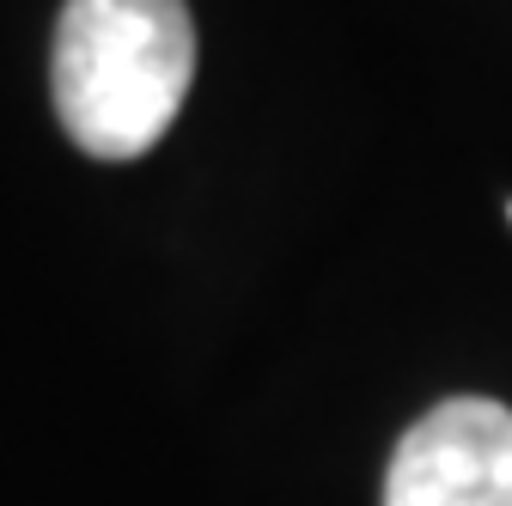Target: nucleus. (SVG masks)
Segmentation results:
<instances>
[{"mask_svg": "<svg viewBox=\"0 0 512 506\" xmlns=\"http://www.w3.org/2000/svg\"><path fill=\"white\" fill-rule=\"evenodd\" d=\"M196 80L183 0H68L55 25L49 92L68 141L92 159H141L177 122Z\"/></svg>", "mask_w": 512, "mask_h": 506, "instance_id": "nucleus-1", "label": "nucleus"}, {"mask_svg": "<svg viewBox=\"0 0 512 506\" xmlns=\"http://www.w3.org/2000/svg\"><path fill=\"white\" fill-rule=\"evenodd\" d=\"M384 506H512V409L494 397L433 403L397 439Z\"/></svg>", "mask_w": 512, "mask_h": 506, "instance_id": "nucleus-2", "label": "nucleus"}, {"mask_svg": "<svg viewBox=\"0 0 512 506\" xmlns=\"http://www.w3.org/2000/svg\"><path fill=\"white\" fill-rule=\"evenodd\" d=\"M506 220H512V208H506Z\"/></svg>", "mask_w": 512, "mask_h": 506, "instance_id": "nucleus-3", "label": "nucleus"}]
</instances>
